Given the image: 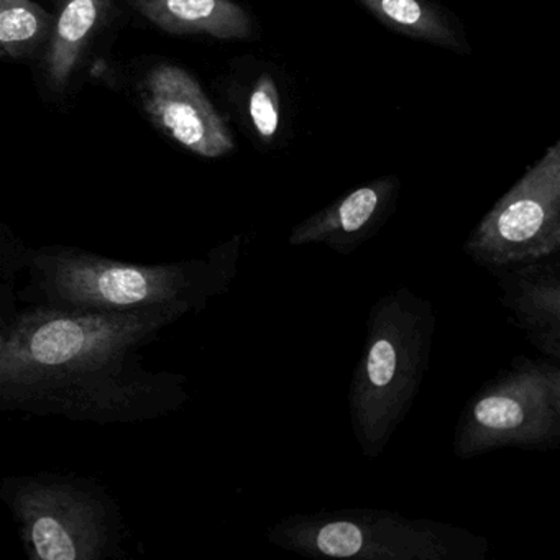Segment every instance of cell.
I'll return each instance as SVG.
<instances>
[{
  "label": "cell",
  "mask_w": 560,
  "mask_h": 560,
  "mask_svg": "<svg viewBox=\"0 0 560 560\" xmlns=\"http://www.w3.org/2000/svg\"><path fill=\"white\" fill-rule=\"evenodd\" d=\"M172 311L44 306L0 316V409L110 419L147 416L153 375L139 350Z\"/></svg>",
  "instance_id": "obj_1"
},
{
  "label": "cell",
  "mask_w": 560,
  "mask_h": 560,
  "mask_svg": "<svg viewBox=\"0 0 560 560\" xmlns=\"http://www.w3.org/2000/svg\"><path fill=\"white\" fill-rule=\"evenodd\" d=\"M32 284L47 306L100 313L173 311L182 288L168 267L129 265L73 250L38 252Z\"/></svg>",
  "instance_id": "obj_2"
},
{
  "label": "cell",
  "mask_w": 560,
  "mask_h": 560,
  "mask_svg": "<svg viewBox=\"0 0 560 560\" xmlns=\"http://www.w3.org/2000/svg\"><path fill=\"white\" fill-rule=\"evenodd\" d=\"M12 506L37 559L91 560L109 546L106 504L73 485L31 481L14 494Z\"/></svg>",
  "instance_id": "obj_3"
},
{
  "label": "cell",
  "mask_w": 560,
  "mask_h": 560,
  "mask_svg": "<svg viewBox=\"0 0 560 560\" xmlns=\"http://www.w3.org/2000/svg\"><path fill=\"white\" fill-rule=\"evenodd\" d=\"M143 106L150 119L189 152L219 159L235 143L198 81L179 67L160 65L143 83Z\"/></svg>",
  "instance_id": "obj_4"
},
{
  "label": "cell",
  "mask_w": 560,
  "mask_h": 560,
  "mask_svg": "<svg viewBox=\"0 0 560 560\" xmlns=\"http://www.w3.org/2000/svg\"><path fill=\"white\" fill-rule=\"evenodd\" d=\"M133 8L160 31L244 40L254 34L247 12L232 0H133Z\"/></svg>",
  "instance_id": "obj_5"
},
{
  "label": "cell",
  "mask_w": 560,
  "mask_h": 560,
  "mask_svg": "<svg viewBox=\"0 0 560 560\" xmlns=\"http://www.w3.org/2000/svg\"><path fill=\"white\" fill-rule=\"evenodd\" d=\"M113 0H67L55 21L48 48L47 73L54 90L61 91L73 77L91 38Z\"/></svg>",
  "instance_id": "obj_6"
},
{
  "label": "cell",
  "mask_w": 560,
  "mask_h": 560,
  "mask_svg": "<svg viewBox=\"0 0 560 560\" xmlns=\"http://www.w3.org/2000/svg\"><path fill=\"white\" fill-rule=\"evenodd\" d=\"M385 27L451 50L467 51L460 28L431 0H357Z\"/></svg>",
  "instance_id": "obj_7"
},
{
  "label": "cell",
  "mask_w": 560,
  "mask_h": 560,
  "mask_svg": "<svg viewBox=\"0 0 560 560\" xmlns=\"http://www.w3.org/2000/svg\"><path fill=\"white\" fill-rule=\"evenodd\" d=\"M57 19L34 0H0V48L22 58L50 40Z\"/></svg>",
  "instance_id": "obj_8"
},
{
  "label": "cell",
  "mask_w": 560,
  "mask_h": 560,
  "mask_svg": "<svg viewBox=\"0 0 560 560\" xmlns=\"http://www.w3.org/2000/svg\"><path fill=\"white\" fill-rule=\"evenodd\" d=\"M247 114L255 136L265 145H271L281 124L280 93L271 74L264 73L255 81L248 94Z\"/></svg>",
  "instance_id": "obj_9"
},
{
  "label": "cell",
  "mask_w": 560,
  "mask_h": 560,
  "mask_svg": "<svg viewBox=\"0 0 560 560\" xmlns=\"http://www.w3.org/2000/svg\"><path fill=\"white\" fill-rule=\"evenodd\" d=\"M386 189L388 186L382 185V183L357 189L340 202L339 209L334 214V221L339 222L340 228L346 232L360 231L378 211Z\"/></svg>",
  "instance_id": "obj_10"
},
{
  "label": "cell",
  "mask_w": 560,
  "mask_h": 560,
  "mask_svg": "<svg viewBox=\"0 0 560 560\" xmlns=\"http://www.w3.org/2000/svg\"><path fill=\"white\" fill-rule=\"evenodd\" d=\"M363 537L359 527L352 523L327 524L319 536H317V546L327 556L332 557H352L362 549Z\"/></svg>",
  "instance_id": "obj_11"
},
{
  "label": "cell",
  "mask_w": 560,
  "mask_h": 560,
  "mask_svg": "<svg viewBox=\"0 0 560 560\" xmlns=\"http://www.w3.org/2000/svg\"><path fill=\"white\" fill-rule=\"evenodd\" d=\"M475 416L481 424L491 429L516 428L523 421V411L513 399L491 396L478 402Z\"/></svg>",
  "instance_id": "obj_12"
},
{
  "label": "cell",
  "mask_w": 560,
  "mask_h": 560,
  "mask_svg": "<svg viewBox=\"0 0 560 560\" xmlns=\"http://www.w3.org/2000/svg\"><path fill=\"white\" fill-rule=\"evenodd\" d=\"M370 382L375 386H386L392 382L396 370V353L388 340H378L369 355Z\"/></svg>",
  "instance_id": "obj_13"
},
{
  "label": "cell",
  "mask_w": 560,
  "mask_h": 560,
  "mask_svg": "<svg viewBox=\"0 0 560 560\" xmlns=\"http://www.w3.org/2000/svg\"><path fill=\"white\" fill-rule=\"evenodd\" d=\"M21 270V257L15 252H0V316L11 313L14 284Z\"/></svg>",
  "instance_id": "obj_14"
},
{
  "label": "cell",
  "mask_w": 560,
  "mask_h": 560,
  "mask_svg": "<svg viewBox=\"0 0 560 560\" xmlns=\"http://www.w3.org/2000/svg\"><path fill=\"white\" fill-rule=\"evenodd\" d=\"M5 57V51L2 50V48H0V58H4Z\"/></svg>",
  "instance_id": "obj_15"
}]
</instances>
